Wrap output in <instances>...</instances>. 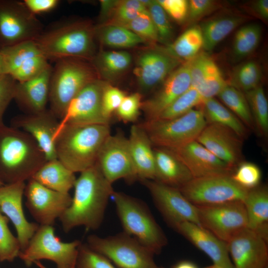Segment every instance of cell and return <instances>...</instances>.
<instances>
[{
  "mask_svg": "<svg viewBox=\"0 0 268 268\" xmlns=\"http://www.w3.org/2000/svg\"><path fill=\"white\" fill-rule=\"evenodd\" d=\"M227 243L234 268L268 267V241L254 231L246 228Z\"/></svg>",
  "mask_w": 268,
  "mask_h": 268,
  "instance_id": "18",
  "label": "cell"
},
{
  "mask_svg": "<svg viewBox=\"0 0 268 268\" xmlns=\"http://www.w3.org/2000/svg\"><path fill=\"white\" fill-rule=\"evenodd\" d=\"M215 7V2L210 0H191L188 1V16L190 21L198 20L206 15Z\"/></svg>",
  "mask_w": 268,
  "mask_h": 268,
  "instance_id": "51",
  "label": "cell"
},
{
  "mask_svg": "<svg viewBox=\"0 0 268 268\" xmlns=\"http://www.w3.org/2000/svg\"><path fill=\"white\" fill-rule=\"evenodd\" d=\"M94 33L104 44L113 48L133 47L144 41L126 27L115 24L94 30Z\"/></svg>",
  "mask_w": 268,
  "mask_h": 268,
  "instance_id": "34",
  "label": "cell"
},
{
  "mask_svg": "<svg viewBox=\"0 0 268 268\" xmlns=\"http://www.w3.org/2000/svg\"><path fill=\"white\" fill-rule=\"evenodd\" d=\"M180 64L166 52L150 50L139 56L134 73L141 90L148 91L163 82Z\"/></svg>",
  "mask_w": 268,
  "mask_h": 268,
  "instance_id": "23",
  "label": "cell"
},
{
  "mask_svg": "<svg viewBox=\"0 0 268 268\" xmlns=\"http://www.w3.org/2000/svg\"><path fill=\"white\" fill-rule=\"evenodd\" d=\"M86 245L118 268H157L155 255L137 240L124 232L107 237L92 234Z\"/></svg>",
  "mask_w": 268,
  "mask_h": 268,
  "instance_id": "8",
  "label": "cell"
},
{
  "mask_svg": "<svg viewBox=\"0 0 268 268\" xmlns=\"http://www.w3.org/2000/svg\"><path fill=\"white\" fill-rule=\"evenodd\" d=\"M125 96V93L121 89L105 84L101 98V111L103 117L109 124L112 115Z\"/></svg>",
  "mask_w": 268,
  "mask_h": 268,
  "instance_id": "48",
  "label": "cell"
},
{
  "mask_svg": "<svg viewBox=\"0 0 268 268\" xmlns=\"http://www.w3.org/2000/svg\"><path fill=\"white\" fill-rule=\"evenodd\" d=\"M52 70L49 64L36 76L16 82L13 99L25 114H36L47 110Z\"/></svg>",
  "mask_w": 268,
  "mask_h": 268,
  "instance_id": "25",
  "label": "cell"
},
{
  "mask_svg": "<svg viewBox=\"0 0 268 268\" xmlns=\"http://www.w3.org/2000/svg\"><path fill=\"white\" fill-rule=\"evenodd\" d=\"M228 84L218 66L211 58L204 78L197 90L204 100L217 96Z\"/></svg>",
  "mask_w": 268,
  "mask_h": 268,
  "instance_id": "40",
  "label": "cell"
},
{
  "mask_svg": "<svg viewBox=\"0 0 268 268\" xmlns=\"http://www.w3.org/2000/svg\"><path fill=\"white\" fill-rule=\"evenodd\" d=\"M200 106L206 124H216L227 127L242 139L247 136L248 131L243 123L215 98L204 99Z\"/></svg>",
  "mask_w": 268,
  "mask_h": 268,
  "instance_id": "31",
  "label": "cell"
},
{
  "mask_svg": "<svg viewBox=\"0 0 268 268\" xmlns=\"http://www.w3.org/2000/svg\"><path fill=\"white\" fill-rule=\"evenodd\" d=\"M191 86L189 62L176 68L164 81L159 89L142 102L145 121L154 120Z\"/></svg>",
  "mask_w": 268,
  "mask_h": 268,
  "instance_id": "22",
  "label": "cell"
},
{
  "mask_svg": "<svg viewBox=\"0 0 268 268\" xmlns=\"http://www.w3.org/2000/svg\"><path fill=\"white\" fill-rule=\"evenodd\" d=\"M23 1L27 9L35 15L51 11L60 2L58 0H24Z\"/></svg>",
  "mask_w": 268,
  "mask_h": 268,
  "instance_id": "52",
  "label": "cell"
},
{
  "mask_svg": "<svg viewBox=\"0 0 268 268\" xmlns=\"http://www.w3.org/2000/svg\"><path fill=\"white\" fill-rule=\"evenodd\" d=\"M118 1L101 0V14L102 16L113 12Z\"/></svg>",
  "mask_w": 268,
  "mask_h": 268,
  "instance_id": "54",
  "label": "cell"
},
{
  "mask_svg": "<svg viewBox=\"0 0 268 268\" xmlns=\"http://www.w3.org/2000/svg\"><path fill=\"white\" fill-rule=\"evenodd\" d=\"M8 218L0 211V262H12L21 251L19 241L8 226Z\"/></svg>",
  "mask_w": 268,
  "mask_h": 268,
  "instance_id": "41",
  "label": "cell"
},
{
  "mask_svg": "<svg viewBox=\"0 0 268 268\" xmlns=\"http://www.w3.org/2000/svg\"><path fill=\"white\" fill-rule=\"evenodd\" d=\"M196 206L200 226L226 243L247 228L246 210L242 201Z\"/></svg>",
  "mask_w": 268,
  "mask_h": 268,
  "instance_id": "12",
  "label": "cell"
},
{
  "mask_svg": "<svg viewBox=\"0 0 268 268\" xmlns=\"http://www.w3.org/2000/svg\"><path fill=\"white\" fill-rule=\"evenodd\" d=\"M217 96L245 126L254 127L247 100L242 92L228 84Z\"/></svg>",
  "mask_w": 268,
  "mask_h": 268,
  "instance_id": "35",
  "label": "cell"
},
{
  "mask_svg": "<svg viewBox=\"0 0 268 268\" xmlns=\"http://www.w3.org/2000/svg\"><path fill=\"white\" fill-rule=\"evenodd\" d=\"M252 118L259 134L267 137L268 134V103L262 86L245 92Z\"/></svg>",
  "mask_w": 268,
  "mask_h": 268,
  "instance_id": "36",
  "label": "cell"
},
{
  "mask_svg": "<svg viewBox=\"0 0 268 268\" xmlns=\"http://www.w3.org/2000/svg\"><path fill=\"white\" fill-rule=\"evenodd\" d=\"M4 184L0 180V187L4 185Z\"/></svg>",
  "mask_w": 268,
  "mask_h": 268,
  "instance_id": "59",
  "label": "cell"
},
{
  "mask_svg": "<svg viewBox=\"0 0 268 268\" xmlns=\"http://www.w3.org/2000/svg\"><path fill=\"white\" fill-rule=\"evenodd\" d=\"M31 179L52 190L69 193L74 185V173L58 159L47 161Z\"/></svg>",
  "mask_w": 268,
  "mask_h": 268,
  "instance_id": "30",
  "label": "cell"
},
{
  "mask_svg": "<svg viewBox=\"0 0 268 268\" xmlns=\"http://www.w3.org/2000/svg\"><path fill=\"white\" fill-rule=\"evenodd\" d=\"M171 268H199V267L191 261L183 260L177 263Z\"/></svg>",
  "mask_w": 268,
  "mask_h": 268,
  "instance_id": "55",
  "label": "cell"
},
{
  "mask_svg": "<svg viewBox=\"0 0 268 268\" xmlns=\"http://www.w3.org/2000/svg\"><path fill=\"white\" fill-rule=\"evenodd\" d=\"M196 140L234 169L242 162V139L227 127L206 124Z\"/></svg>",
  "mask_w": 268,
  "mask_h": 268,
  "instance_id": "21",
  "label": "cell"
},
{
  "mask_svg": "<svg viewBox=\"0 0 268 268\" xmlns=\"http://www.w3.org/2000/svg\"><path fill=\"white\" fill-rule=\"evenodd\" d=\"M203 48V38L200 26H193L185 31L168 46L166 52L178 59L189 61Z\"/></svg>",
  "mask_w": 268,
  "mask_h": 268,
  "instance_id": "33",
  "label": "cell"
},
{
  "mask_svg": "<svg viewBox=\"0 0 268 268\" xmlns=\"http://www.w3.org/2000/svg\"><path fill=\"white\" fill-rule=\"evenodd\" d=\"M262 73L261 68L257 63L248 61L235 70L231 85L241 92H247L259 86Z\"/></svg>",
  "mask_w": 268,
  "mask_h": 268,
  "instance_id": "39",
  "label": "cell"
},
{
  "mask_svg": "<svg viewBox=\"0 0 268 268\" xmlns=\"http://www.w3.org/2000/svg\"><path fill=\"white\" fill-rule=\"evenodd\" d=\"M140 182L149 191L158 210L171 227L175 230L184 222L200 225L196 206L190 202L178 189L155 180Z\"/></svg>",
  "mask_w": 268,
  "mask_h": 268,
  "instance_id": "13",
  "label": "cell"
},
{
  "mask_svg": "<svg viewBox=\"0 0 268 268\" xmlns=\"http://www.w3.org/2000/svg\"><path fill=\"white\" fill-rule=\"evenodd\" d=\"M154 147L175 149L194 140L206 125L201 109H192L171 120L145 121L140 123Z\"/></svg>",
  "mask_w": 268,
  "mask_h": 268,
  "instance_id": "7",
  "label": "cell"
},
{
  "mask_svg": "<svg viewBox=\"0 0 268 268\" xmlns=\"http://www.w3.org/2000/svg\"><path fill=\"white\" fill-rule=\"evenodd\" d=\"M110 134V125H66L55 134L57 158L73 173H81L96 163Z\"/></svg>",
  "mask_w": 268,
  "mask_h": 268,
  "instance_id": "3",
  "label": "cell"
},
{
  "mask_svg": "<svg viewBox=\"0 0 268 268\" xmlns=\"http://www.w3.org/2000/svg\"><path fill=\"white\" fill-rule=\"evenodd\" d=\"M141 99L138 92L126 95L115 112L117 118L124 123L135 122L141 109Z\"/></svg>",
  "mask_w": 268,
  "mask_h": 268,
  "instance_id": "46",
  "label": "cell"
},
{
  "mask_svg": "<svg viewBox=\"0 0 268 268\" xmlns=\"http://www.w3.org/2000/svg\"><path fill=\"white\" fill-rule=\"evenodd\" d=\"M232 179L240 187L250 190L259 186L262 172L256 164L250 162H241L231 174Z\"/></svg>",
  "mask_w": 268,
  "mask_h": 268,
  "instance_id": "43",
  "label": "cell"
},
{
  "mask_svg": "<svg viewBox=\"0 0 268 268\" xmlns=\"http://www.w3.org/2000/svg\"><path fill=\"white\" fill-rule=\"evenodd\" d=\"M25 187V182L4 184L0 187V211L13 224L21 251L26 248L39 226V224L29 222L24 215L22 197Z\"/></svg>",
  "mask_w": 268,
  "mask_h": 268,
  "instance_id": "19",
  "label": "cell"
},
{
  "mask_svg": "<svg viewBox=\"0 0 268 268\" xmlns=\"http://www.w3.org/2000/svg\"><path fill=\"white\" fill-rule=\"evenodd\" d=\"M244 18L236 15L224 16L210 19L200 26L203 48L210 51L243 21Z\"/></svg>",
  "mask_w": 268,
  "mask_h": 268,
  "instance_id": "32",
  "label": "cell"
},
{
  "mask_svg": "<svg viewBox=\"0 0 268 268\" xmlns=\"http://www.w3.org/2000/svg\"><path fill=\"white\" fill-rule=\"evenodd\" d=\"M247 216V228L268 239V190L259 186L248 191L244 201Z\"/></svg>",
  "mask_w": 268,
  "mask_h": 268,
  "instance_id": "29",
  "label": "cell"
},
{
  "mask_svg": "<svg viewBox=\"0 0 268 268\" xmlns=\"http://www.w3.org/2000/svg\"><path fill=\"white\" fill-rule=\"evenodd\" d=\"M55 62L50 81L49 110L61 120L72 99L96 79L91 67L77 59H63Z\"/></svg>",
  "mask_w": 268,
  "mask_h": 268,
  "instance_id": "6",
  "label": "cell"
},
{
  "mask_svg": "<svg viewBox=\"0 0 268 268\" xmlns=\"http://www.w3.org/2000/svg\"><path fill=\"white\" fill-rule=\"evenodd\" d=\"M157 268H164V267H158Z\"/></svg>",
  "mask_w": 268,
  "mask_h": 268,
  "instance_id": "60",
  "label": "cell"
},
{
  "mask_svg": "<svg viewBox=\"0 0 268 268\" xmlns=\"http://www.w3.org/2000/svg\"><path fill=\"white\" fill-rule=\"evenodd\" d=\"M203 99L199 92L190 86L166 109L156 120H171L179 117L197 106H200Z\"/></svg>",
  "mask_w": 268,
  "mask_h": 268,
  "instance_id": "38",
  "label": "cell"
},
{
  "mask_svg": "<svg viewBox=\"0 0 268 268\" xmlns=\"http://www.w3.org/2000/svg\"><path fill=\"white\" fill-rule=\"evenodd\" d=\"M137 180H155V160L153 145L140 124L133 125L128 138Z\"/></svg>",
  "mask_w": 268,
  "mask_h": 268,
  "instance_id": "27",
  "label": "cell"
},
{
  "mask_svg": "<svg viewBox=\"0 0 268 268\" xmlns=\"http://www.w3.org/2000/svg\"><path fill=\"white\" fill-rule=\"evenodd\" d=\"M81 243L78 240L62 242L55 235L52 225H39L18 257L27 266L41 260H48L54 262L57 268H75Z\"/></svg>",
  "mask_w": 268,
  "mask_h": 268,
  "instance_id": "9",
  "label": "cell"
},
{
  "mask_svg": "<svg viewBox=\"0 0 268 268\" xmlns=\"http://www.w3.org/2000/svg\"><path fill=\"white\" fill-rule=\"evenodd\" d=\"M6 74L5 67L3 58L0 53V75Z\"/></svg>",
  "mask_w": 268,
  "mask_h": 268,
  "instance_id": "56",
  "label": "cell"
},
{
  "mask_svg": "<svg viewBox=\"0 0 268 268\" xmlns=\"http://www.w3.org/2000/svg\"><path fill=\"white\" fill-rule=\"evenodd\" d=\"M171 150L184 163L193 178L231 175L234 170L196 140Z\"/></svg>",
  "mask_w": 268,
  "mask_h": 268,
  "instance_id": "24",
  "label": "cell"
},
{
  "mask_svg": "<svg viewBox=\"0 0 268 268\" xmlns=\"http://www.w3.org/2000/svg\"><path fill=\"white\" fill-rule=\"evenodd\" d=\"M155 180L179 189L193 178L191 172L171 150L153 146Z\"/></svg>",
  "mask_w": 268,
  "mask_h": 268,
  "instance_id": "28",
  "label": "cell"
},
{
  "mask_svg": "<svg viewBox=\"0 0 268 268\" xmlns=\"http://www.w3.org/2000/svg\"><path fill=\"white\" fill-rule=\"evenodd\" d=\"M76 268H118L103 255L81 243L79 247Z\"/></svg>",
  "mask_w": 268,
  "mask_h": 268,
  "instance_id": "45",
  "label": "cell"
},
{
  "mask_svg": "<svg viewBox=\"0 0 268 268\" xmlns=\"http://www.w3.org/2000/svg\"><path fill=\"white\" fill-rule=\"evenodd\" d=\"M261 34V27L256 23L241 27L234 36L233 46L234 56L242 58L252 53L258 46Z\"/></svg>",
  "mask_w": 268,
  "mask_h": 268,
  "instance_id": "37",
  "label": "cell"
},
{
  "mask_svg": "<svg viewBox=\"0 0 268 268\" xmlns=\"http://www.w3.org/2000/svg\"><path fill=\"white\" fill-rule=\"evenodd\" d=\"M175 230L205 254L214 264L223 268H234L227 243L207 229L193 222H184Z\"/></svg>",
  "mask_w": 268,
  "mask_h": 268,
  "instance_id": "26",
  "label": "cell"
},
{
  "mask_svg": "<svg viewBox=\"0 0 268 268\" xmlns=\"http://www.w3.org/2000/svg\"><path fill=\"white\" fill-rule=\"evenodd\" d=\"M80 173L73 187L71 202L59 218L67 233L81 226L90 230L98 229L115 191L97 163Z\"/></svg>",
  "mask_w": 268,
  "mask_h": 268,
  "instance_id": "1",
  "label": "cell"
},
{
  "mask_svg": "<svg viewBox=\"0 0 268 268\" xmlns=\"http://www.w3.org/2000/svg\"><path fill=\"white\" fill-rule=\"evenodd\" d=\"M94 34L88 22L62 20L43 29L34 41L48 61L88 58L94 53Z\"/></svg>",
  "mask_w": 268,
  "mask_h": 268,
  "instance_id": "4",
  "label": "cell"
},
{
  "mask_svg": "<svg viewBox=\"0 0 268 268\" xmlns=\"http://www.w3.org/2000/svg\"><path fill=\"white\" fill-rule=\"evenodd\" d=\"M105 84L95 79L84 87L68 104L59 122L57 131L66 125H110L103 117L101 111Z\"/></svg>",
  "mask_w": 268,
  "mask_h": 268,
  "instance_id": "16",
  "label": "cell"
},
{
  "mask_svg": "<svg viewBox=\"0 0 268 268\" xmlns=\"http://www.w3.org/2000/svg\"><path fill=\"white\" fill-rule=\"evenodd\" d=\"M59 121L50 110L18 115L11 121V126L29 134L44 153L47 161L57 159L55 138Z\"/></svg>",
  "mask_w": 268,
  "mask_h": 268,
  "instance_id": "20",
  "label": "cell"
},
{
  "mask_svg": "<svg viewBox=\"0 0 268 268\" xmlns=\"http://www.w3.org/2000/svg\"><path fill=\"white\" fill-rule=\"evenodd\" d=\"M131 55L125 51H108L101 53L96 60L99 68L109 74L122 72L130 65Z\"/></svg>",
  "mask_w": 268,
  "mask_h": 268,
  "instance_id": "42",
  "label": "cell"
},
{
  "mask_svg": "<svg viewBox=\"0 0 268 268\" xmlns=\"http://www.w3.org/2000/svg\"><path fill=\"white\" fill-rule=\"evenodd\" d=\"M24 195L29 212L41 225L53 226L72 201L69 193L52 190L31 178L25 184Z\"/></svg>",
  "mask_w": 268,
  "mask_h": 268,
  "instance_id": "15",
  "label": "cell"
},
{
  "mask_svg": "<svg viewBox=\"0 0 268 268\" xmlns=\"http://www.w3.org/2000/svg\"><path fill=\"white\" fill-rule=\"evenodd\" d=\"M203 268H223L219 265L213 264L212 265L207 266Z\"/></svg>",
  "mask_w": 268,
  "mask_h": 268,
  "instance_id": "58",
  "label": "cell"
},
{
  "mask_svg": "<svg viewBox=\"0 0 268 268\" xmlns=\"http://www.w3.org/2000/svg\"><path fill=\"white\" fill-rule=\"evenodd\" d=\"M6 74L16 82L29 79L50 64L34 40L26 41L0 50Z\"/></svg>",
  "mask_w": 268,
  "mask_h": 268,
  "instance_id": "17",
  "label": "cell"
},
{
  "mask_svg": "<svg viewBox=\"0 0 268 268\" xmlns=\"http://www.w3.org/2000/svg\"><path fill=\"white\" fill-rule=\"evenodd\" d=\"M147 8L156 29L159 40L168 42L172 38L173 30L166 12L157 0H151Z\"/></svg>",
  "mask_w": 268,
  "mask_h": 268,
  "instance_id": "44",
  "label": "cell"
},
{
  "mask_svg": "<svg viewBox=\"0 0 268 268\" xmlns=\"http://www.w3.org/2000/svg\"><path fill=\"white\" fill-rule=\"evenodd\" d=\"M96 163L111 184L122 179L130 183L137 180L128 139L121 132L111 134L107 137L99 151Z\"/></svg>",
  "mask_w": 268,
  "mask_h": 268,
  "instance_id": "14",
  "label": "cell"
},
{
  "mask_svg": "<svg viewBox=\"0 0 268 268\" xmlns=\"http://www.w3.org/2000/svg\"><path fill=\"white\" fill-rule=\"evenodd\" d=\"M16 83V81L9 74L0 75V126L4 124V113L13 99Z\"/></svg>",
  "mask_w": 268,
  "mask_h": 268,
  "instance_id": "49",
  "label": "cell"
},
{
  "mask_svg": "<svg viewBox=\"0 0 268 268\" xmlns=\"http://www.w3.org/2000/svg\"><path fill=\"white\" fill-rule=\"evenodd\" d=\"M46 161L29 134L11 126H0V180L4 184L29 180Z\"/></svg>",
  "mask_w": 268,
  "mask_h": 268,
  "instance_id": "2",
  "label": "cell"
},
{
  "mask_svg": "<svg viewBox=\"0 0 268 268\" xmlns=\"http://www.w3.org/2000/svg\"><path fill=\"white\" fill-rule=\"evenodd\" d=\"M266 268H268V267H267Z\"/></svg>",
  "mask_w": 268,
  "mask_h": 268,
  "instance_id": "61",
  "label": "cell"
},
{
  "mask_svg": "<svg viewBox=\"0 0 268 268\" xmlns=\"http://www.w3.org/2000/svg\"><path fill=\"white\" fill-rule=\"evenodd\" d=\"M121 26L131 30L144 40L146 39L153 42L159 40L156 29L148 10Z\"/></svg>",
  "mask_w": 268,
  "mask_h": 268,
  "instance_id": "47",
  "label": "cell"
},
{
  "mask_svg": "<svg viewBox=\"0 0 268 268\" xmlns=\"http://www.w3.org/2000/svg\"><path fill=\"white\" fill-rule=\"evenodd\" d=\"M158 3L172 18L182 22L187 17L188 1L186 0H158Z\"/></svg>",
  "mask_w": 268,
  "mask_h": 268,
  "instance_id": "50",
  "label": "cell"
},
{
  "mask_svg": "<svg viewBox=\"0 0 268 268\" xmlns=\"http://www.w3.org/2000/svg\"><path fill=\"white\" fill-rule=\"evenodd\" d=\"M34 264L39 268H48L43 265L40 261H36L34 263Z\"/></svg>",
  "mask_w": 268,
  "mask_h": 268,
  "instance_id": "57",
  "label": "cell"
},
{
  "mask_svg": "<svg viewBox=\"0 0 268 268\" xmlns=\"http://www.w3.org/2000/svg\"><path fill=\"white\" fill-rule=\"evenodd\" d=\"M231 175L193 178L178 189L195 205L244 202L249 190L238 185Z\"/></svg>",
  "mask_w": 268,
  "mask_h": 268,
  "instance_id": "10",
  "label": "cell"
},
{
  "mask_svg": "<svg viewBox=\"0 0 268 268\" xmlns=\"http://www.w3.org/2000/svg\"><path fill=\"white\" fill-rule=\"evenodd\" d=\"M43 29L42 23L23 1L0 0V50L34 40Z\"/></svg>",
  "mask_w": 268,
  "mask_h": 268,
  "instance_id": "11",
  "label": "cell"
},
{
  "mask_svg": "<svg viewBox=\"0 0 268 268\" xmlns=\"http://www.w3.org/2000/svg\"><path fill=\"white\" fill-rule=\"evenodd\" d=\"M111 198L123 232L133 237L154 254L167 244V237L146 204L140 200L114 191Z\"/></svg>",
  "mask_w": 268,
  "mask_h": 268,
  "instance_id": "5",
  "label": "cell"
},
{
  "mask_svg": "<svg viewBox=\"0 0 268 268\" xmlns=\"http://www.w3.org/2000/svg\"><path fill=\"white\" fill-rule=\"evenodd\" d=\"M254 10L258 14L264 19L267 20L268 18V0H259L255 2Z\"/></svg>",
  "mask_w": 268,
  "mask_h": 268,
  "instance_id": "53",
  "label": "cell"
}]
</instances>
